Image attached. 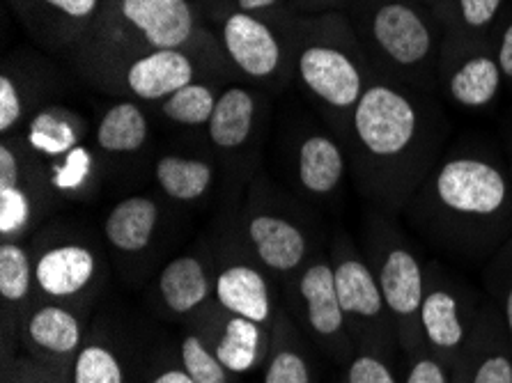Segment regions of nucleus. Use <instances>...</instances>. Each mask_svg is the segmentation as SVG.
<instances>
[{
  "mask_svg": "<svg viewBox=\"0 0 512 383\" xmlns=\"http://www.w3.org/2000/svg\"><path fill=\"white\" fill-rule=\"evenodd\" d=\"M421 207L444 237L494 244L512 225V177L487 154H453L428 177Z\"/></svg>",
  "mask_w": 512,
  "mask_h": 383,
  "instance_id": "obj_1",
  "label": "nucleus"
},
{
  "mask_svg": "<svg viewBox=\"0 0 512 383\" xmlns=\"http://www.w3.org/2000/svg\"><path fill=\"white\" fill-rule=\"evenodd\" d=\"M352 131L372 168V189L386 202L405 200L428 161L425 117L416 99L391 83H370L352 111Z\"/></svg>",
  "mask_w": 512,
  "mask_h": 383,
  "instance_id": "obj_2",
  "label": "nucleus"
},
{
  "mask_svg": "<svg viewBox=\"0 0 512 383\" xmlns=\"http://www.w3.org/2000/svg\"><path fill=\"white\" fill-rule=\"evenodd\" d=\"M366 33L386 67L405 76H428L441 51V30L414 0H375Z\"/></svg>",
  "mask_w": 512,
  "mask_h": 383,
  "instance_id": "obj_3",
  "label": "nucleus"
},
{
  "mask_svg": "<svg viewBox=\"0 0 512 383\" xmlns=\"http://www.w3.org/2000/svg\"><path fill=\"white\" fill-rule=\"evenodd\" d=\"M372 246L370 267L382 287L386 310L395 328L400 349L407 356L425 351L421 333V306L425 294V267L398 234L379 228Z\"/></svg>",
  "mask_w": 512,
  "mask_h": 383,
  "instance_id": "obj_4",
  "label": "nucleus"
},
{
  "mask_svg": "<svg viewBox=\"0 0 512 383\" xmlns=\"http://www.w3.org/2000/svg\"><path fill=\"white\" fill-rule=\"evenodd\" d=\"M333 276L349 333L363 345V351L389 354L398 338L370 262L356 255L347 241H340L333 250Z\"/></svg>",
  "mask_w": 512,
  "mask_h": 383,
  "instance_id": "obj_5",
  "label": "nucleus"
},
{
  "mask_svg": "<svg viewBox=\"0 0 512 383\" xmlns=\"http://www.w3.org/2000/svg\"><path fill=\"white\" fill-rule=\"evenodd\" d=\"M478 315L457 287L437 267L425 269V294L421 306V333L425 349L439 358L451 374L460 367L476 331Z\"/></svg>",
  "mask_w": 512,
  "mask_h": 383,
  "instance_id": "obj_6",
  "label": "nucleus"
},
{
  "mask_svg": "<svg viewBox=\"0 0 512 383\" xmlns=\"http://www.w3.org/2000/svg\"><path fill=\"white\" fill-rule=\"evenodd\" d=\"M301 81L336 111H354L368 88L359 62L336 46H308L299 58Z\"/></svg>",
  "mask_w": 512,
  "mask_h": 383,
  "instance_id": "obj_7",
  "label": "nucleus"
},
{
  "mask_svg": "<svg viewBox=\"0 0 512 383\" xmlns=\"http://www.w3.org/2000/svg\"><path fill=\"white\" fill-rule=\"evenodd\" d=\"M455 383H512V342L496 312H480Z\"/></svg>",
  "mask_w": 512,
  "mask_h": 383,
  "instance_id": "obj_8",
  "label": "nucleus"
},
{
  "mask_svg": "<svg viewBox=\"0 0 512 383\" xmlns=\"http://www.w3.org/2000/svg\"><path fill=\"white\" fill-rule=\"evenodd\" d=\"M299 294L306 308V319L310 331L320 338L324 345L336 351H347V317L340 306L336 276H333L331 262H315L304 271L299 280Z\"/></svg>",
  "mask_w": 512,
  "mask_h": 383,
  "instance_id": "obj_9",
  "label": "nucleus"
},
{
  "mask_svg": "<svg viewBox=\"0 0 512 383\" xmlns=\"http://www.w3.org/2000/svg\"><path fill=\"white\" fill-rule=\"evenodd\" d=\"M223 44L232 62L253 78L271 76L281 62L276 35L248 12L230 14L223 26Z\"/></svg>",
  "mask_w": 512,
  "mask_h": 383,
  "instance_id": "obj_10",
  "label": "nucleus"
},
{
  "mask_svg": "<svg viewBox=\"0 0 512 383\" xmlns=\"http://www.w3.org/2000/svg\"><path fill=\"white\" fill-rule=\"evenodd\" d=\"M120 12L154 49H177L193 35V12L186 0H120Z\"/></svg>",
  "mask_w": 512,
  "mask_h": 383,
  "instance_id": "obj_11",
  "label": "nucleus"
},
{
  "mask_svg": "<svg viewBox=\"0 0 512 383\" xmlns=\"http://www.w3.org/2000/svg\"><path fill=\"white\" fill-rule=\"evenodd\" d=\"M503 74L496 53L471 51L469 56L453 62L446 76V90L453 104L476 111L490 106L499 97Z\"/></svg>",
  "mask_w": 512,
  "mask_h": 383,
  "instance_id": "obj_12",
  "label": "nucleus"
},
{
  "mask_svg": "<svg viewBox=\"0 0 512 383\" xmlns=\"http://www.w3.org/2000/svg\"><path fill=\"white\" fill-rule=\"evenodd\" d=\"M191 78L193 65L180 49H154L129 67L127 85L141 99H168Z\"/></svg>",
  "mask_w": 512,
  "mask_h": 383,
  "instance_id": "obj_13",
  "label": "nucleus"
},
{
  "mask_svg": "<svg viewBox=\"0 0 512 383\" xmlns=\"http://www.w3.org/2000/svg\"><path fill=\"white\" fill-rule=\"evenodd\" d=\"M92 276H95V255L76 244L46 250L35 264L37 285L53 299H67L83 292Z\"/></svg>",
  "mask_w": 512,
  "mask_h": 383,
  "instance_id": "obj_14",
  "label": "nucleus"
},
{
  "mask_svg": "<svg viewBox=\"0 0 512 383\" xmlns=\"http://www.w3.org/2000/svg\"><path fill=\"white\" fill-rule=\"evenodd\" d=\"M216 299L230 315L251 319L255 324H267L271 317L269 287L260 271L246 264H232L216 278Z\"/></svg>",
  "mask_w": 512,
  "mask_h": 383,
  "instance_id": "obj_15",
  "label": "nucleus"
},
{
  "mask_svg": "<svg viewBox=\"0 0 512 383\" xmlns=\"http://www.w3.org/2000/svg\"><path fill=\"white\" fill-rule=\"evenodd\" d=\"M248 237H251L255 253L269 269L294 271L306 257V237L297 225L278 216H255L248 223Z\"/></svg>",
  "mask_w": 512,
  "mask_h": 383,
  "instance_id": "obj_16",
  "label": "nucleus"
},
{
  "mask_svg": "<svg viewBox=\"0 0 512 383\" xmlns=\"http://www.w3.org/2000/svg\"><path fill=\"white\" fill-rule=\"evenodd\" d=\"M159 221V207L143 195L124 198L106 218V239L122 253H141L150 246Z\"/></svg>",
  "mask_w": 512,
  "mask_h": 383,
  "instance_id": "obj_17",
  "label": "nucleus"
},
{
  "mask_svg": "<svg viewBox=\"0 0 512 383\" xmlns=\"http://www.w3.org/2000/svg\"><path fill=\"white\" fill-rule=\"evenodd\" d=\"M161 299L175 315H189L209 296V278L198 257L182 255L166 264L159 276Z\"/></svg>",
  "mask_w": 512,
  "mask_h": 383,
  "instance_id": "obj_18",
  "label": "nucleus"
},
{
  "mask_svg": "<svg viewBox=\"0 0 512 383\" xmlns=\"http://www.w3.org/2000/svg\"><path fill=\"white\" fill-rule=\"evenodd\" d=\"M26 340L46 356H72L81 345V324L65 308L44 306L28 317Z\"/></svg>",
  "mask_w": 512,
  "mask_h": 383,
  "instance_id": "obj_19",
  "label": "nucleus"
},
{
  "mask_svg": "<svg viewBox=\"0 0 512 383\" xmlns=\"http://www.w3.org/2000/svg\"><path fill=\"white\" fill-rule=\"evenodd\" d=\"M345 177V156L329 136H310L299 150V179L317 195L333 193Z\"/></svg>",
  "mask_w": 512,
  "mask_h": 383,
  "instance_id": "obj_20",
  "label": "nucleus"
},
{
  "mask_svg": "<svg viewBox=\"0 0 512 383\" xmlns=\"http://www.w3.org/2000/svg\"><path fill=\"white\" fill-rule=\"evenodd\" d=\"M255 101L242 88H230L216 99V108L209 120V138L221 150H235L244 145L253 127Z\"/></svg>",
  "mask_w": 512,
  "mask_h": 383,
  "instance_id": "obj_21",
  "label": "nucleus"
},
{
  "mask_svg": "<svg viewBox=\"0 0 512 383\" xmlns=\"http://www.w3.org/2000/svg\"><path fill=\"white\" fill-rule=\"evenodd\" d=\"M147 140V117L131 101L108 108L97 129V143L106 152H136Z\"/></svg>",
  "mask_w": 512,
  "mask_h": 383,
  "instance_id": "obj_22",
  "label": "nucleus"
},
{
  "mask_svg": "<svg viewBox=\"0 0 512 383\" xmlns=\"http://www.w3.org/2000/svg\"><path fill=\"white\" fill-rule=\"evenodd\" d=\"M260 345H262L260 324L251 322V319L232 315L226 331H223V338L219 340V345H216L214 354L228 372L244 374L258 363Z\"/></svg>",
  "mask_w": 512,
  "mask_h": 383,
  "instance_id": "obj_23",
  "label": "nucleus"
},
{
  "mask_svg": "<svg viewBox=\"0 0 512 383\" xmlns=\"http://www.w3.org/2000/svg\"><path fill=\"white\" fill-rule=\"evenodd\" d=\"M212 177V168L203 161L168 154L157 163V182L175 200H198L209 189Z\"/></svg>",
  "mask_w": 512,
  "mask_h": 383,
  "instance_id": "obj_24",
  "label": "nucleus"
},
{
  "mask_svg": "<svg viewBox=\"0 0 512 383\" xmlns=\"http://www.w3.org/2000/svg\"><path fill=\"white\" fill-rule=\"evenodd\" d=\"M216 108V99L212 90L200 83H189L175 95H170L164 101V113L177 124H189V127H198V124H209L212 113Z\"/></svg>",
  "mask_w": 512,
  "mask_h": 383,
  "instance_id": "obj_25",
  "label": "nucleus"
},
{
  "mask_svg": "<svg viewBox=\"0 0 512 383\" xmlns=\"http://www.w3.org/2000/svg\"><path fill=\"white\" fill-rule=\"evenodd\" d=\"M30 257L17 244L0 246V296L10 303H19L30 294Z\"/></svg>",
  "mask_w": 512,
  "mask_h": 383,
  "instance_id": "obj_26",
  "label": "nucleus"
},
{
  "mask_svg": "<svg viewBox=\"0 0 512 383\" xmlns=\"http://www.w3.org/2000/svg\"><path fill=\"white\" fill-rule=\"evenodd\" d=\"M74 383H124L118 356L104 345H88L74 361Z\"/></svg>",
  "mask_w": 512,
  "mask_h": 383,
  "instance_id": "obj_27",
  "label": "nucleus"
},
{
  "mask_svg": "<svg viewBox=\"0 0 512 383\" xmlns=\"http://www.w3.org/2000/svg\"><path fill=\"white\" fill-rule=\"evenodd\" d=\"M182 363L184 370L196 383H228V370L196 335H186L184 338Z\"/></svg>",
  "mask_w": 512,
  "mask_h": 383,
  "instance_id": "obj_28",
  "label": "nucleus"
},
{
  "mask_svg": "<svg viewBox=\"0 0 512 383\" xmlns=\"http://www.w3.org/2000/svg\"><path fill=\"white\" fill-rule=\"evenodd\" d=\"M448 3H451L453 21L464 35L473 37L494 26L506 0H448Z\"/></svg>",
  "mask_w": 512,
  "mask_h": 383,
  "instance_id": "obj_29",
  "label": "nucleus"
},
{
  "mask_svg": "<svg viewBox=\"0 0 512 383\" xmlns=\"http://www.w3.org/2000/svg\"><path fill=\"white\" fill-rule=\"evenodd\" d=\"M340 383H402L391 370L386 356L361 351L354 361L347 365V372Z\"/></svg>",
  "mask_w": 512,
  "mask_h": 383,
  "instance_id": "obj_30",
  "label": "nucleus"
},
{
  "mask_svg": "<svg viewBox=\"0 0 512 383\" xmlns=\"http://www.w3.org/2000/svg\"><path fill=\"white\" fill-rule=\"evenodd\" d=\"M265 383H313L304 356L294 349L276 351L265 372Z\"/></svg>",
  "mask_w": 512,
  "mask_h": 383,
  "instance_id": "obj_31",
  "label": "nucleus"
},
{
  "mask_svg": "<svg viewBox=\"0 0 512 383\" xmlns=\"http://www.w3.org/2000/svg\"><path fill=\"white\" fill-rule=\"evenodd\" d=\"M30 218V200L19 186L0 189V230L3 234L19 232Z\"/></svg>",
  "mask_w": 512,
  "mask_h": 383,
  "instance_id": "obj_32",
  "label": "nucleus"
},
{
  "mask_svg": "<svg viewBox=\"0 0 512 383\" xmlns=\"http://www.w3.org/2000/svg\"><path fill=\"white\" fill-rule=\"evenodd\" d=\"M407 358L409 365L402 383H455L451 370L439 358H434L428 349Z\"/></svg>",
  "mask_w": 512,
  "mask_h": 383,
  "instance_id": "obj_33",
  "label": "nucleus"
},
{
  "mask_svg": "<svg viewBox=\"0 0 512 383\" xmlns=\"http://www.w3.org/2000/svg\"><path fill=\"white\" fill-rule=\"evenodd\" d=\"M496 267H499V276H496V289H499V317L512 342V241L501 253Z\"/></svg>",
  "mask_w": 512,
  "mask_h": 383,
  "instance_id": "obj_34",
  "label": "nucleus"
},
{
  "mask_svg": "<svg viewBox=\"0 0 512 383\" xmlns=\"http://www.w3.org/2000/svg\"><path fill=\"white\" fill-rule=\"evenodd\" d=\"M21 120V97L10 78H0V131H10Z\"/></svg>",
  "mask_w": 512,
  "mask_h": 383,
  "instance_id": "obj_35",
  "label": "nucleus"
},
{
  "mask_svg": "<svg viewBox=\"0 0 512 383\" xmlns=\"http://www.w3.org/2000/svg\"><path fill=\"white\" fill-rule=\"evenodd\" d=\"M46 5L65 14L69 19H90L97 12L99 0H44Z\"/></svg>",
  "mask_w": 512,
  "mask_h": 383,
  "instance_id": "obj_36",
  "label": "nucleus"
},
{
  "mask_svg": "<svg viewBox=\"0 0 512 383\" xmlns=\"http://www.w3.org/2000/svg\"><path fill=\"white\" fill-rule=\"evenodd\" d=\"M494 53H496V60H499L503 81L512 83V19L501 28Z\"/></svg>",
  "mask_w": 512,
  "mask_h": 383,
  "instance_id": "obj_37",
  "label": "nucleus"
},
{
  "mask_svg": "<svg viewBox=\"0 0 512 383\" xmlns=\"http://www.w3.org/2000/svg\"><path fill=\"white\" fill-rule=\"evenodd\" d=\"M19 186V161L10 147H0V189Z\"/></svg>",
  "mask_w": 512,
  "mask_h": 383,
  "instance_id": "obj_38",
  "label": "nucleus"
},
{
  "mask_svg": "<svg viewBox=\"0 0 512 383\" xmlns=\"http://www.w3.org/2000/svg\"><path fill=\"white\" fill-rule=\"evenodd\" d=\"M152 383H196V381L189 377V372L186 370H166L161 372Z\"/></svg>",
  "mask_w": 512,
  "mask_h": 383,
  "instance_id": "obj_39",
  "label": "nucleus"
},
{
  "mask_svg": "<svg viewBox=\"0 0 512 383\" xmlns=\"http://www.w3.org/2000/svg\"><path fill=\"white\" fill-rule=\"evenodd\" d=\"M276 5V0H239V7L251 14L253 10H267V7Z\"/></svg>",
  "mask_w": 512,
  "mask_h": 383,
  "instance_id": "obj_40",
  "label": "nucleus"
},
{
  "mask_svg": "<svg viewBox=\"0 0 512 383\" xmlns=\"http://www.w3.org/2000/svg\"><path fill=\"white\" fill-rule=\"evenodd\" d=\"M510 166H512V138H510ZM512 177V175H510Z\"/></svg>",
  "mask_w": 512,
  "mask_h": 383,
  "instance_id": "obj_41",
  "label": "nucleus"
},
{
  "mask_svg": "<svg viewBox=\"0 0 512 383\" xmlns=\"http://www.w3.org/2000/svg\"><path fill=\"white\" fill-rule=\"evenodd\" d=\"M315 3H333V0H315Z\"/></svg>",
  "mask_w": 512,
  "mask_h": 383,
  "instance_id": "obj_42",
  "label": "nucleus"
},
{
  "mask_svg": "<svg viewBox=\"0 0 512 383\" xmlns=\"http://www.w3.org/2000/svg\"><path fill=\"white\" fill-rule=\"evenodd\" d=\"M414 3H416V0H414Z\"/></svg>",
  "mask_w": 512,
  "mask_h": 383,
  "instance_id": "obj_43",
  "label": "nucleus"
}]
</instances>
